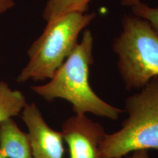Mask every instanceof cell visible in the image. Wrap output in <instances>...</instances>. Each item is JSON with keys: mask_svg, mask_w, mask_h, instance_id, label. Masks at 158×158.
<instances>
[{"mask_svg": "<svg viewBox=\"0 0 158 158\" xmlns=\"http://www.w3.org/2000/svg\"><path fill=\"white\" fill-rule=\"evenodd\" d=\"M94 37L90 29L84 31L81 40L46 84L31 86L47 101L62 99L72 105L76 114L90 113L112 120L118 119L122 110L112 106L94 92L89 84L90 67L93 64Z\"/></svg>", "mask_w": 158, "mask_h": 158, "instance_id": "cell-1", "label": "cell"}, {"mask_svg": "<svg viewBox=\"0 0 158 158\" xmlns=\"http://www.w3.org/2000/svg\"><path fill=\"white\" fill-rule=\"evenodd\" d=\"M96 15L94 12H71L48 21L42 35L27 51L29 61L17 81L52 78L78 44L80 33Z\"/></svg>", "mask_w": 158, "mask_h": 158, "instance_id": "cell-2", "label": "cell"}, {"mask_svg": "<svg viewBox=\"0 0 158 158\" xmlns=\"http://www.w3.org/2000/svg\"><path fill=\"white\" fill-rule=\"evenodd\" d=\"M128 114L122 128L106 134L100 143L104 158H122L136 150H158V76L127 99Z\"/></svg>", "mask_w": 158, "mask_h": 158, "instance_id": "cell-3", "label": "cell"}, {"mask_svg": "<svg viewBox=\"0 0 158 158\" xmlns=\"http://www.w3.org/2000/svg\"><path fill=\"white\" fill-rule=\"evenodd\" d=\"M113 43L118 73L128 90L141 89L158 76V35L147 20L125 15Z\"/></svg>", "mask_w": 158, "mask_h": 158, "instance_id": "cell-4", "label": "cell"}, {"mask_svg": "<svg viewBox=\"0 0 158 158\" xmlns=\"http://www.w3.org/2000/svg\"><path fill=\"white\" fill-rule=\"evenodd\" d=\"M63 139L68 147L70 158H104L100 143L106 135L101 124L86 114H76L62 124Z\"/></svg>", "mask_w": 158, "mask_h": 158, "instance_id": "cell-5", "label": "cell"}, {"mask_svg": "<svg viewBox=\"0 0 158 158\" xmlns=\"http://www.w3.org/2000/svg\"><path fill=\"white\" fill-rule=\"evenodd\" d=\"M22 119L28 128L32 158H63L64 146L62 133L52 129L36 104H26Z\"/></svg>", "mask_w": 158, "mask_h": 158, "instance_id": "cell-6", "label": "cell"}, {"mask_svg": "<svg viewBox=\"0 0 158 158\" xmlns=\"http://www.w3.org/2000/svg\"><path fill=\"white\" fill-rule=\"evenodd\" d=\"M28 134L21 131L12 118L0 122V158H31Z\"/></svg>", "mask_w": 158, "mask_h": 158, "instance_id": "cell-7", "label": "cell"}, {"mask_svg": "<svg viewBox=\"0 0 158 158\" xmlns=\"http://www.w3.org/2000/svg\"><path fill=\"white\" fill-rule=\"evenodd\" d=\"M27 104L25 96L19 90L12 89L5 81H0V122L19 116Z\"/></svg>", "mask_w": 158, "mask_h": 158, "instance_id": "cell-8", "label": "cell"}, {"mask_svg": "<svg viewBox=\"0 0 158 158\" xmlns=\"http://www.w3.org/2000/svg\"><path fill=\"white\" fill-rule=\"evenodd\" d=\"M91 1L92 0H48L43 10V17L48 22L71 12L86 13Z\"/></svg>", "mask_w": 158, "mask_h": 158, "instance_id": "cell-9", "label": "cell"}, {"mask_svg": "<svg viewBox=\"0 0 158 158\" xmlns=\"http://www.w3.org/2000/svg\"><path fill=\"white\" fill-rule=\"evenodd\" d=\"M131 10L133 15L147 20L158 35V7H150L139 2L132 6Z\"/></svg>", "mask_w": 158, "mask_h": 158, "instance_id": "cell-10", "label": "cell"}, {"mask_svg": "<svg viewBox=\"0 0 158 158\" xmlns=\"http://www.w3.org/2000/svg\"><path fill=\"white\" fill-rule=\"evenodd\" d=\"M14 6L13 0H0V14L8 10Z\"/></svg>", "mask_w": 158, "mask_h": 158, "instance_id": "cell-11", "label": "cell"}, {"mask_svg": "<svg viewBox=\"0 0 158 158\" xmlns=\"http://www.w3.org/2000/svg\"><path fill=\"white\" fill-rule=\"evenodd\" d=\"M128 158H150L147 150H136L133 152L132 155Z\"/></svg>", "mask_w": 158, "mask_h": 158, "instance_id": "cell-12", "label": "cell"}, {"mask_svg": "<svg viewBox=\"0 0 158 158\" xmlns=\"http://www.w3.org/2000/svg\"><path fill=\"white\" fill-rule=\"evenodd\" d=\"M141 2V0H122V5L125 7H130L133 6L135 4Z\"/></svg>", "mask_w": 158, "mask_h": 158, "instance_id": "cell-13", "label": "cell"}, {"mask_svg": "<svg viewBox=\"0 0 158 158\" xmlns=\"http://www.w3.org/2000/svg\"><path fill=\"white\" fill-rule=\"evenodd\" d=\"M31 158H32V157H31Z\"/></svg>", "mask_w": 158, "mask_h": 158, "instance_id": "cell-14", "label": "cell"}]
</instances>
